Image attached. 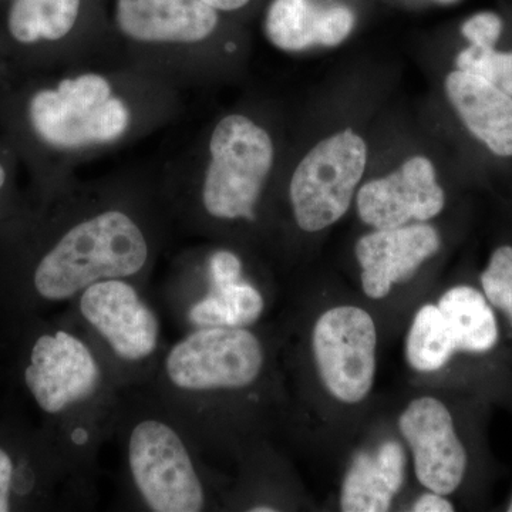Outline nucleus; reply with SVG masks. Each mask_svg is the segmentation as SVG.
<instances>
[{"label": "nucleus", "mask_w": 512, "mask_h": 512, "mask_svg": "<svg viewBox=\"0 0 512 512\" xmlns=\"http://www.w3.org/2000/svg\"><path fill=\"white\" fill-rule=\"evenodd\" d=\"M170 224L150 168L74 178L33 202L22 227L0 241V318L42 316L104 279L136 282L156 264Z\"/></svg>", "instance_id": "nucleus-1"}, {"label": "nucleus", "mask_w": 512, "mask_h": 512, "mask_svg": "<svg viewBox=\"0 0 512 512\" xmlns=\"http://www.w3.org/2000/svg\"><path fill=\"white\" fill-rule=\"evenodd\" d=\"M181 111L177 87L96 57L16 79L0 106V136L15 150L36 202L74 180L80 165L153 136Z\"/></svg>", "instance_id": "nucleus-2"}, {"label": "nucleus", "mask_w": 512, "mask_h": 512, "mask_svg": "<svg viewBox=\"0 0 512 512\" xmlns=\"http://www.w3.org/2000/svg\"><path fill=\"white\" fill-rule=\"evenodd\" d=\"M278 147L271 128L248 111H228L192 134L158 170L171 222L190 234L254 224L274 177Z\"/></svg>", "instance_id": "nucleus-3"}, {"label": "nucleus", "mask_w": 512, "mask_h": 512, "mask_svg": "<svg viewBox=\"0 0 512 512\" xmlns=\"http://www.w3.org/2000/svg\"><path fill=\"white\" fill-rule=\"evenodd\" d=\"M228 19L204 0H103L99 57L184 92L211 83L237 59Z\"/></svg>", "instance_id": "nucleus-4"}, {"label": "nucleus", "mask_w": 512, "mask_h": 512, "mask_svg": "<svg viewBox=\"0 0 512 512\" xmlns=\"http://www.w3.org/2000/svg\"><path fill=\"white\" fill-rule=\"evenodd\" d=\"M12 348V372L18 386L53 426L101 394L104 370L92 346L73 330L42 316L5 325Z\"/></svg>", "instance_id": "nucleus-5"}, {"label": "nucleus", "mask_w": 512, "mask_h": 512, "mask_svg": "<svg viewBox=\"0 0 512 512\" xmlns=\"http://www.w3.org/2000/svg\"><path fill=\"white\" fill-rule=\"evenodd\" d=\"M103 0H9L0 18V56L15 79L100 56Z\"/></svg>", "instance_id": "nucleus-6"}, {"label": "nucleus", "mask_w": 512, "mask_h": 512, "mask_svg": "<svg viewBox=\"0 0 512 512\" xmlns=\"http://www.w3.org/2000/svg\"><path fill=\"white\" fill-rule=\"evenodd\" d=\"M265 350L247 328L192 329L165 353L158 382L178 413L202 397L244 390L262 375Z\"/></svg>", "instance_id": "nucleus-7"}, {"label": "nucleus", "mask_w": 512, "mask_h": 512, "mask_svg": "<svg viewBox=\"0 0 512 512\" xmlns=\"http://www.w3.org/2000/svg\"><path fill=\"white\" fill-rule=\"evenodd\" d=\"M190 443L170 416L137 417L128 426L126 456L138 497L154 512H200L207 493Z\"/></svg>", "instance_id": "nucleus-8"}, {"label": "nucleus", "mask_w": 512, "mask_h": 512, "mask_svg": "<svg viewBox=\"0 0 512 512\" xmlns=\"http://www.w3.org/2000/svg\"><path fill=\"white\" fill-rule=\"evenodd\" d=\"M366 163L365 140L352 130L312 147L289 178L288 198L296 225L305 232H318L338 222L352 204Z\"/></svg>", "instance_id": "nucleus-9"}, {"label": "nucleus", "mask_w": 512, "mask_h": 512, "mask_svg": "<svg viewBox=\"0 0 512 512\" xmlns=\"http://www.w3.org/2000/svg\"><path fill=\"white\" fill-rule=\"evenodd\" d=\"M313 355L332 396L343 403L365 400L376 373L375 320L357 306L323 313L313 329Z\"/></svg>", "instance_id": "nucleus-10"}, {"label": "nucleus", "mask_w": 512, "mask_h": 512, "mask_svg": "<svg viewBox=\"0 0 512 512\" xmlns=\"http://www.w3.org/2000/svg\"><path fill=\"white\" fill-rule=\"evenodd\" d=\"M73 470L42 427L0 419V512L46 510Z\"/></svg>", "instance_id": "nucleus-11"}, {"label": "nucleus", "mask_w": 512, "mask_h": 512, "mask_svg": "<svg viewBox=\"0 0 512 512\" xmlns=\"http://www.w3.org/2000/svg\"><path fill=\"white\" fill-rule=\"evenodd\" d=\"M77 309L89 328L120 362L143 363L156 355L161 326L136 282L104 279L77 296Z\"/></svg>", "instance_id": "nucleus-12"}, {"label": "nucleus", "mask_w": 512, "mask_h": 512, "mask_svg": "<svg viewBox=\"0 0 512 512\" xmlns=\"http://www.w3.org/2000/svg\"><path fill=\"white\" fill-rule=\"evenodd\" d=\"M399 429L412 448L420 484L433 493H456L466 481L470 453L446 404L434 397L413 400L400 416Z\"/></svg>", "instance_id": "nucleus-13"}, {"label": "nucleus", "mask_w": 512, "mask_h": 512, "mask_svg": "<svg viewBox=\"0 0 512 512\" xmlns=\"http://www.w3.org/2000/svg\"><path fill=\"white\" fill-rule=\"evenodd\" d=\"M446 205V192L437 183L429 158L413 157L387 175L369 181L357 192L360 220L375 229L404 227L410 221H429Z\"/></svg>", "instance_id": "nucleus-14"}, {"label": "nucleus", "mask_w": 512, "mask_h": 512, "mask_svg": "<svg viewBox=\"0 0 512 512\" xmlns=\"http://www.w3.org/2000/svg\"><path fill=\"white\" fill-rule=\"evenodd\" d=\"M440 247L439 232L426 224L376 229L365 235L355 249L363 292L370 299H383L394 284L409 279Z\"/></svg>", "instance_id": "nucleus-15"}, {"label": "nucleus", "mask_w": 512, "mask_h": 512, "mask_svg": "<svg viewBox=\"0 0 512 512\" xmlns=\"http://www.w3.org/2000/svg\"><path fill=\"white\" fill-rule=\"evenodd\" d=\"M461 124L488 154L512 160V96L477 74L454 70L444 82Z\"/></svg>", "instance_id": "nucleus-16"}, {"label": "nucleus", "mask_w": 512, "mask_h": 512, "mask_svg": "<svg viewBox=\"0 0 512 512\" xmlns=\"http://www.w3.org/2000/svg\"><path fill=\"white\" fill-rule=\"evenodd\" d=\"M269 42L285 52L313 46H338L355 28V13L346 6H323L316 0H271L265 13Z\"/></svg>", "instance_id": "nucleus-17"}, {"label": "nucleus", "mask_w": 512, "mask_h": 512, "mask_svg": "<svg viewBox=\"0 0 512 512\" xmlns=\"http://www.w3.org/2000/svg\"><path fill=\"white\" fill-rule=\"evenodd\" d=\"M406 464L404 448L394 440L357 454L343 480L342 511H389L394 497L402 490Z\"/></svg>", "instance_id": "nucleus-18"}, {"label": "nucleus", "mask_w": 512, "mask_h": 512, "mask_svg": "<svg viewBox=\"0 0 512 512\" xmlns=\"http://www.w3.org/2000/svg\"><path fill=\"white\" fill-rule=\"evenodd\" d=\"M437 306L453 333L457 353L485 357L498 349L501 343L500 320L480 288L453 286L441 296Z\"/></svg>", "instance_id": "nucleus-19"}, {"label": "nucleus", "mask_w": 512, "mask_h": 512, "mask_svg": "<svg viewBox=\"0 0 512 512\" xmlns=\"http://www.w3.org/2000/svg\"><path fill=\"white\" fill-rule=\"evenodd\" d=\"M264 306L261 292L239 279L229 284L210 285V291L192 302L188 319L195 328H247L261 318Z\"/></svg>", "instance_id": "nucleus-20"}, {"label": "nucleus", "mask_w": 512, "mask_h": 512, "mask_svg": "<svg viewBox=\"0 0 512 512\" xmlns=\"http://www.w3.org/2000/svg\"><path fill=\"white\" fill-rule=\"evenodd\" d=\"M407 362L417 372H437L457 355L453 333L437 305H424L407 336Z\"/></svg>", "instance_id": "nucleus-21"}, {"label": "nucleus", "mask_w": 512, "mask_h": 512, "mask_svg": "<svg viewBox=\"0 0 512 512\" xmlns=\"http://www.w3.org/2000/svg\"><path fill=\"white\" fill-rule=\"evenodd\" d=\"M20 168L15 150L0 136V241L15 234L32 211L28 190L20 188Z\"/></svg>", "instance_id": "nucleus-22"}, {"label": "nucleus", "mask_w": 512, "mask_h": 512, "mask_svg": "<svg viewBox=\"0 0 512 512\" xmlns=\"http://www.w3.org/2000/svg\"><path fill=\"white\" fill-rule=\"evenodd\" d=\"M480 289L512 329V242H501L491 251L480 274Z\"/></svg>", "instance_id": "nucleus-23"}, {"label": "nucleus", "mask_w": 512, "mask_h": 512, "mask_svg": "<svg viewBox=\"0 0 512 512\" xmlns=\"http://www.w3.org/2000/svg\"><path fill=\"white\" fill-rule=\"evenodd\" d=\"M500 43V42H498ZM467 43L456 56V69L477 74L512 96V49Z\"/></svg>", "instance_id": "nucleus-24"}, {"label": "nucleus", "mask_w": 512, "mask_h": 512, "mask_svg": "<svg viewBox=\"0 0 512 512\" xmlns=\"http://www.w3.org/2000/svg\"><path fill=\"white\" fill-rule=\"evenodd\" d=\"M503 16L495 12H480L470 16L461 26V35L471 45L490 46L504 35Z\"/></svg>", "instance_id": "nucleus-25"}, {"label": "nucleus", "mask_w": 512, "mask_h": 512, "mask_svg": "<svg viewBox=\"0 0 512 512\" xmlns=\"http://www.w3.org/2000/svg\"><path fill=\"white\" fill-rule=\"evenodd\" d=\"M414 512H453L454 504L448 501L446 495L427 493L421 495L413 505Z\"/></svg>", "instance_id": "nucleus-26"}, {"label": "nucleus", "mask_w": 512, "mask_h": 512, "mask_svg": "<svg viewBox=\"0 0 512 512\" xmlns=\"http://www.w3.org/2000/svg\"><path fill=\"white\" fill-rule=\"evenodd\" d=\"M204 2L231 18L251 9L258 0H204Z\"/></svg>", "instance_id": "nucleus-27"}, {"label": "nucleus", "mask_w": 512, "mask_h": 512, "mask_svg": "<svg viewBox=\"0 0 512 512\" xmlns=\"http://www.w3.org/2000/svg\"><path fill=\"white\" fill-rule=\"evenodd\" d=\"M15 80V76H13L8 63L0 56V106H2L5 97L8 96L10 87L13 86Z\"/></svg>", "instance_id": "nucleus-28"}, {"label": "nucleus", "mask_w": 512, "mask_h": 512, "mask_svg": "<svg viewBox=\"0 0 512 512\" xmlns=\"http://www.w3.org/2000/svg\"><path fill=\"white\" fill-rule=\"evenodd\" d=\"M252 512H275L278 511L272 505H256L254 508H249Z\"/></svg>", "instance_id": "nucleus-29"}, {"label": "nucleus", "mask_w": 512, "mask_h": 512, "mask_svg": "<svg viewBox=\"0 0 512 512\" xmlns=\"http://www.w3.org/2000/svg\"><path fill=\"white\" fill-rule=\"evenodd\" d=\"M505 511L512 512V495L510 497V501H508L507 508H505Z\"/></svg>", "instance_id": "nucleus-30"}, {"label": "nucleus", "mask_w": 512, "mask_h": 512, "mask_svg": "<svg viewBox=\"0 0 512 512\" xmlns=\"http://www.w3.org/2000/svg\"><path fill=\"white\" fill-rule=\"evenodd\" d=\"M439 2H441V3H453V2H457V0H439Z\"/></svg>", "instance_id": "nucleus-31"}, {"label": "nucleus", "mask_w": 512, "mask_h": 512, "mask_svg": "<svg viewBox=\"0 0 512 512\" xmlns=\"http://www.w3.org/2000/svg\"><path fill=\"white\" fill-rule=\"evenodd\" d=\"M0 2H2V3H8V2H9V0H0Z\"/></svg>", "instance_id": "nucleus-32"}]
</instances>
